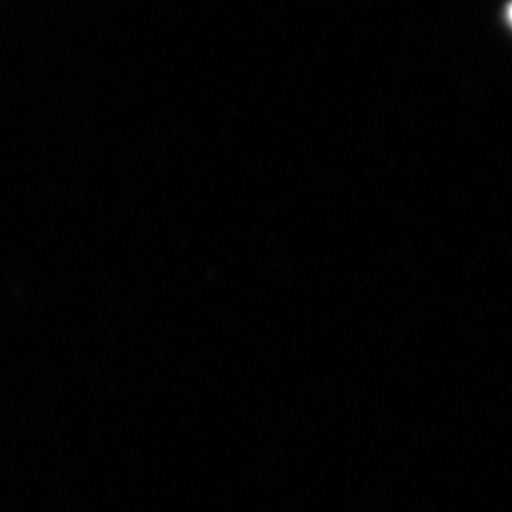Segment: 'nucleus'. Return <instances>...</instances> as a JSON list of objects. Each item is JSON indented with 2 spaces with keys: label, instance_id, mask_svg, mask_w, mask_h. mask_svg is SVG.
Here are the masks:
<instances>
[]
</instances>
